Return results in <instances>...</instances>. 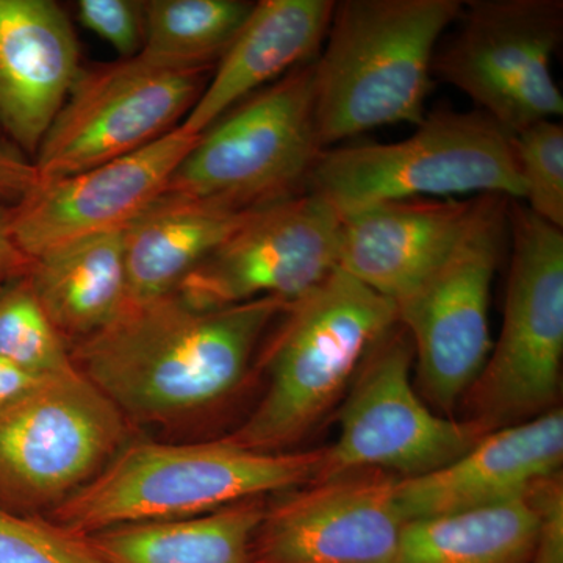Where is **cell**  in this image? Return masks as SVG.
<instances>
[{"label":"cell","mask_w":563,"mask_h":563,"mask_svg":"<svg viewBox=\"0 0 563 563\" xmlns=\"http://www.w3.org/2000/svg\"><path fill=\"white\" fill-rule=\"evenodd\" d=\"M324 459L325 448L258 453L225 439L135 443L54 507L52 521L90 537L114 526L199 517L317 483Z\"/></svg>","instance_id":"cell-3"},{"label":"cell","mask_w":563,"mask_h":563,"mask_svg":"<svg viewBox=\"0 0 563 563\" xmlns=\"http://www.w3.org/2000/svg\"><path fill=\"white\" fill-rule=\"evenodd\" d=\"M266 347L268 388L228 442L287 453L331 412L363 361L398 324L391 299L336 268L291 302Z\"/></svg>","instance_id":"cell-4"},{"label":"cell","mask_w":563,"mask_h":563,"mask_svg":"<svg viewBox=\"0 0 563 563\" xmlns=\"http://www.w3.org/2000/svg\"><path fill=\"white\" fill-rule=\"evenodd\" d=\"M340 233V211L307 188L255 211L176 291L198 309L298 301L339 268Z\"/></svg>","instance_id":"cell-13"},{"label":"cell","mask_w":563,"mask_h":563,"mask_svg":"<svg viewBox=\"0 0 563 563\" xmlns=\"http://www.w3.org/2000/svg\"><path fill=\"white\" fill-rule=\"evenodd\" d=\"M206 88L203 70L129 58L81 69L35 154L40 181L88 172L177 129Z\"/></svg>","instance_id":"cell-12"},{"label":"cell","mask_w":563,"mask_h":563,"mask_svg":"<svg viewBox=\"0 0 563 563\" xmlns=\"http://www.w3.org/2000/svg\"><path fill=\"white\" fill-rule=\"evenodd\" d=\"M313 62L244 99L201 133L165 192L258 209L306 191L324 151L314 124Z\"/></svg>","instance_id":"cell-7"},{"label":"cell","mask_w":563,"mask_h":563,"mask_svg":"<svg viewBox=\"0 0 563 563\" xmlns=\"http://www.w3.org/2000/svg\"><path fill=\"white\" fill-rule=\"evenodd\" d=\"M261 209L163 192L124 231L125 303L176 291L196 266Z\"/></svg>","instance_id":"cell-20"},{"label":"cell","mask_w":563,"mask_h":563,"mask_svg":"<svg viewBox=\"0 0 563 563\" xmlns=\"http://www.w3.org/2000/svg\"><path fill=\"white\" fill-rule=\"evenodd\" d=\"M10 207L0 202V290L10 282L21 279L29 272L31 261L13 242L9 225Z\"/></svg>","instance_id":"cell-31"},{"label":"cell","mask_w":563,"mask_h":563,"mask_svg":"<svg viewBox=\"0 0 563 563\" xmlns=\"http://www.w3.org/2000/svg\"><path fill=\"white\" fill-rule=\"evenodd\" d=\"M77 18L85 29L109 43L121 55V60L140 54L144 40V2L80 0Z\"/></svg>","instance_id":"cell-28"},{"label":"cell","mask_w":563,"mask_h":563,"mask_svg":"<svg viewBox=\"0 0 563 563\" xmlns=\"http://www.w3.org/2000/svg\"><path fill=\"white\" fill-rule=\"evenodd\" d=\"M509 203L477 196L472 224L457 246L396 303L409 333L418 379L433 406L453 412L483 372L492 351V282L509 239Z\"/></svg>","instance_id":"cell-8"},{"label":"cell","mask_w":563,"mask_h":563,"mask_svg":"<svg viewBox=\"0 0 563 563\" xmlns=\"http://www.w3.org/2000/svg\"><path fill=\"white\" fill-rule=\"evenodd\" d=\"M198 139L177 128L125 157L38 181L10 207L13 242L33 261L77 240L125 231L166 191Z\"/></svg>","instance_id":"cell-15"},{"label":"cell","mask_w":563,"mask_h":563,"mask_svg":"<svg viewBox=\"0 0 563 563\" xmlns=\"http://www.w3.org/2000/svg\"><path fill=\"white\" fill-rule=\"evenodd\" d=\"M40 380L43 379L33 377L31 374L14 368L10 363L0 361V409L20 398L22 393L31 390Z\"/></svg>","instance_id":"cell-32"},{"label":"cell","mask_w":563,"mask_h":563,"mask_svg":"<svg viewBox=\"0 0 563 563\" xmlns=\"http://www.w3.org/2000/svg\"><path fill=\"white\" fill-rule=\"evenodd\" d=\"M461 0H342L313 62L322 150L384 125L421 124L432 63Z\"/></svg>","instance_id":"cell-2"},{"label":"cell","mask_w":563,"mask_h":563,"mask_svg":"<svg viewBox=\"0 0 563 563\" xmlns=\"http://www.w3.org/2000/svg\"><path fill=\"white\" fill-rule=\"evenodd\" d=\"M244 0H151L144 2V40L139 60L155 68L203 70L217 66L250 16Z\"/></svg>","instance_id":"cell-24"},{"label":"cell","mask_w":563,"mask_h":563,"mask_svg":"<svg viewBox=\"0 0 563 563\" xmlns=\"http://www.w3.org/2000/svg\"><path fill=\"white\" fill-rule=\"evenodd\" d=\"M413 358L409 333L398 322L355 374L340 412L339 439L325 448L318 481L366 470L424 476L487 435L476 422L443 418L424 406L410 383Z\"/></svg>","instance_id":"cell-11"},{"label":"cell","mask_w":563,"mask_h":563,"mask_svg":"<svg viewBox=\"0 0 563 563\" xmlns=\"http://www.w3.org/2000/svg\"><path fill=\"white\" fill-rule=\"evenodd\" d=\"M69 18L52 0H0V129L36 154L81 73Z\"/></svg>","instance_id":"cell-18"},{"label":"cell","mask_w":563,"mask_h":563,"mask_svg":"<svg viewBox=\"0 0 563 563\" xmlns=\"http://www.w3.org/2000/svg\"><path fill=\"white\" fill-rule=\"evenodd\" d=\"M38 181V174L32 162L0 147V198L20 201Z\"/></svg>","instance_id":"cell-30"},{"label":"cell","mask_w":563,"mask_h":563,"mask_svg":"<svg viewBox=\"0 0 563 563\" xmlns=\"http://www.w3.org/2000/svg\"><path fill=\"white\" fill-rule=\"evenodd\" d=\"M290 302L198 309L173 291L125 303L70 351L74 365L124 418L169 422L202 412L243 383L258 343Z\"/></svg>","instance_id":"cell-1"},{"label":"cell","mask_w":563,"mask_h":563,"mask_svg":"<svg viewBox=\"0 0 563 563\" xmlns=\"http://www.w3.org/2000/svg\"><path fill=\"white\" fill-rule=\"evenodd\" d=\"M265 510L252 498L199 517L114 526L90 540L106 563H252Z\"/></svg>","instance_id":"cell-22"},{"label":"cell","mask_w":563,"mask_h":563,"mask_svg":"<svg viewBox=\"0 0 563 563\" xmlns=\"http://www.w3.org/2000/svg\"><path fill=\"white\" fill-rule=\"evenodd\" d=\"M563 412L488 432L457 461L418 477H398L396 501L406 521L485 509L523 498L537 481L561 473Z\"/></svg>","instance_id":"cell-16"},{"label":"cell","mask_w":563,"mask_h":563,"mask_svg":"<svg viewBox=\"0 0 563 563\" xmlns=\"http://www.w3.org/2000/svg\"><path fill=\"white\" fill-rule=\"evenodd\" d=\"M0 563H106L90 537L0 504Z\"/></svg>","instance_id":"cell-27"},{"label":"cell","mask_w":563,"mask_h":563,"mask_svg":"<svg viewBox=\"0 0 563 563\" xmlns=\"http://www.w3.org/2000/svg\"><path fill=\"white\" fill-rule=\"evenodd\" d=\"M333 0H262L217 63L177 128L199 136L244 99L313 62L331 25Z\"/></svg>","instance_id":"cell-19"},{"label":"cell","mask_w":563,"mask_h":563,"mask_svg":"<svg viewBox=\"0 0 563 563\" xmlns=\"http://www.w3.org/2000/svg\"><path fill=\"white\" fill-rule=\"evenodd\" d=\"M0 361L40 379L76 368L27 276L0 290Z\"/></svg>","instance_id":"cell-25"},{"label":"cell","mask_w":563,"mask_h":563,"mask_svg":"<svg viewBox=\"0 0 563 563\" xmlns=\"http://www.w3.org/2000/svg\"><path fill=\"white\" fill-rule=\"evenodd\" d=\"M509 243L501 331L463 398L487 432L554 410L561 390L563 231L510 201Z\"/></svg>","instance_id":"cell-6"},{"label":"cell","mask_w":563,"mask_h":563,"mask_svg":"<svg viewBox=\"0 0 563 563\" xmlns=\"http://www.w3.org/2000/svg\"><path fill=\"white\" fill-rule=\"evenodd\" d=\"M477 196L373 203L342 214L339 268L398 302L457 246Z\"/></svg>","instance_id":"cell-17"},{"label":"cell","mask_w":563,"mask_h":563,"mask_svg":"<svg viewBox=\"0 0 563 563\" xmlns=\"http://www.w3.org/2000/svg\"><path fill=\"white\" fill-rule=\"evenodd\" d=\"M396 481L366 470L298 488L265 510L252 563H391L407 523Z\"/></svg>","instance_id":"cell-14"},{"label":"cell","mask_w":563,"mask_h":563,"mask_svg":"<svg viewBox=\"0 0 563 563\" xmlns=\"http://www.w3.org/2000/svg\"><path fill=\"white\" fill-rule=\"evenodd\" d=\"M528 496L539 512V533L531 563H563L562 472L537 481Z\"/></svg>","instance_id":"cell-29"},{"label":"cell","mask_w":563,"mask_h":563,"mask_svg":"<svg viewBox=\"0 0 563 563\" xmlns=\"http://www.w3.org/2000/svg\"><path fill=\"white\" fill-rule=\"evenodd\" d=\"M515 157L528 209L563 231V128L558 120L536 122L514 135Z\"/></svg>","instance_id":"cell-26"},{"label":"cell","mask_w":563,"mask_h":563,"mask_svg":"<svg viewBox=\"0 0 563 563\" xmlns=\"http://www.w3.org/2000/svg\"><path fill=\"white\" fill-rule=\"evenodd\" d=\"M125 418L79 368L0 409V504L57 507L120 451Z\"/></svg>","instance_id":"cell-10"},{"label":"cell","mask_w":563,"mask_h":563,"mask_svg":"<svg viewBox=\"0 0 563 563\" xmlns=\"http://www.w3.org/2000/svg\"><path fill=\"white\" fill-rule=\"evenodd\" d=\"M309 190L340 211L454 195L525 198L514 135L483 111L437 110L402 141L321 152Z\"/></svg>","instance_id":"cell-5"},{"label":"cell","mask_w":563,"mask_h":563,"mask_svg":"<svg viewBox=\"0 0 563 563\" xmlns=\"http://www.w3.org/2000/svg\"><path fill=\"white\" fill-rule=\"evenodd\" d=\"M63 339H87L128 302L124 231L77 240L33 258L25 274Z\"/></svg>","instance_id":"cell-21"},{"label":"cell","mask_w":563,"mask_h":563,"mask_svg":"<svg viewBox=\"0 0 563 563\" xmlns=\"http://www.w3.org/2000/svg\"><path fill=\"white\" fill-rule=\"evenodd\" d=\"M457 22L437 47L433 76L510 135L561 120L562 92L551 74L563 35L561 0H473L463 3Z\"/></svg>","instance_id":"cell-9"},{"label":"cell","mask_w":563,"mask_h":563,"mask_svg":"<svg viewBox=\"0 0 563 563\" xmlns=\"http://www.w3.org/2000/svg\"><path fill=\"white\" fill-rule=\"evenodd\" d=\"M539 512L523 498L404 526L391 563H531Z\"/></svg>","instance_id":"cell-23"}]
</instances>
